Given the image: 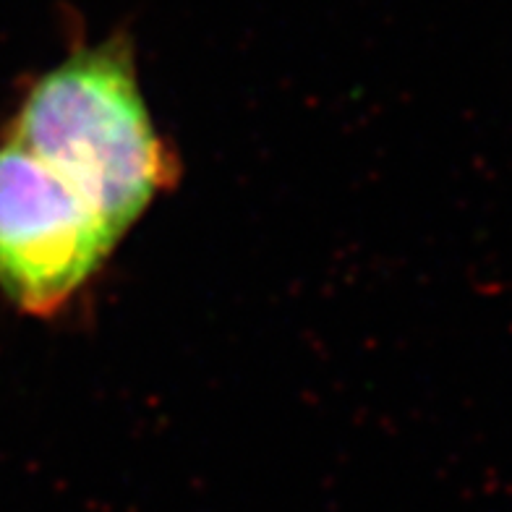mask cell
Masks as SVG:
<instances>
[{"instance_id": "obj_1", "label": "cell", "mask_w": 512, "mask_h": 512, "mask_svg": "<svg viewBox=\"0 0 512 512\" xmlns=\"http://www.w3.org/2000/svg\"><path fill=\"white\" fill-rule=\"evenodd\" d=\"M11 142L123 236L176 173L155 134L126 34L84 45L34 81Z\"/></svg>"}, {"instance_id": "obj_2", "label": "cell", "mask_w": 512, "mask_h": 512, "mask_svg": "<svg viewBox=\"0 0 512 512\" xmlns=\"http://www.w3.org/2000/svg\"><path fill=\"white\" fill-rule=\"evenodd\" d=\"M118 238L45 162L16 142L0 147V288L19 309H61Z\"/></svg>"}]
</instances>
